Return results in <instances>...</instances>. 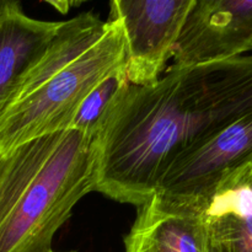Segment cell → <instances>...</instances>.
<instances>
[{
	"label": "cell",
	"mask_w": 252,
	"mask_h": 252,
	"mask_svg": "<svg viewBox=\"0 0 252 252\" xmlns=\"http://www.w3.org/2000/svg\"><path fill=\"white\" fill-rule=\"evenodd\" d=\"M252 111V54L172 64L148 86L118 90L95 128V191L138 207L177 157Z\"/></svg>",
	"instance_id": "obj_1"
},
{
	"label": "cell",
	"mask_w": 252,
	"mask_h": 252,
	"mask_svg": "<svg viewBox=\"0 0 252 252\" xmlns=\"http://www.w3.org/2000/svg\"><path fill=\"white\" fill-rule=\"evenodd\" d=\"M122 24L94 11L62 21L41 56L21 74L0 106V154L30 140L70 129L89 95L125 73Z\"/></svg>",
	"instance_id": "obj_2"
},
{
	"label": "cell",
	"mask_w": 252,
	"mask_h": 252,
	"mask_svg": "<svg viewBox=\"0 0 252 252\" xmlns=\"http://www.w3.org/2000/svg\"><path fill=\"white\" fill-rule=\"evenodd\" d=\"M95 134L66 129L0 154V252H49L74 207L95 191Z\"/></svg>",
	"instance_id": "obj_3"
},
{
	"label": "cell",
	"mask_w": 252,
	"mask_h": 252,
	"mask_svg": "<svg viewBox=\"0 0 252 252\" xmlns=\"http://www.w3.org/2000/svg\"><path fill=\"white\" fill-rule=\"evenodd\" d=\"M194 0H113L110 16L122 24L127 41L126 75L130 85L157 83Z\"/></svg>",
	"instance_id": "obj_4"
},
{
	"label": "cell",
	"mask_w": 252,
	"mask_h": 252,
	"mask_svg": "<svg viewBox=\"0 0 252 252\" xmlns=\"http://www.w3.org/2000/svg\"><path fill=\"white\" fill-rule=\"evenodd\" d=\"M252 49V0H194L174 48L175 63L228 61Z\"/></svg>",
	"instance_id": "obj_5"
},
{
	"label": "cell",
	"mask_w": 252,
	"mask_h": 252,
	"mask_svg": "<svg viewBox=\"0 0 252 252\" xmlns=\"http://www.w3.org/2000/svg\"><path fill=\"white\" fill-rule=\"evenodd\" d=\"M250 161L252 111L177 157L162 175L157 192L193 198Z\"/></svg>",
	"instance_id": "obj_6"
},
{
	"label": "cell",
	"mask_w": 252,
	"mask_h": 252,
	"mask_svg": "<svg viewBox=\"0 0 252 252\" xmlns=\"http://www.w3.org/2000/svg\"><path fill=\"white\" fill-rule=\"evenodd\" d=\"M125 252H209L201 213L191 202L155 192L137 207Z\"/></svg>",
	"instance_id": "obj_7"
},
{
	"label": "cell",
	"mask_w": 252,
	"mask_h": 252,
	"mask_svg": "<svg viewBox=\"0 0 252 252\" xmlns=\"http://www.w3.org/2000/svg\"><path fill=\"white\" fill-rule=\"evenodd\" d=\"M185 201L201 213L209 252H252V161Z\"/></svg>",
	"instance_id": "obj_8"
},
{
	"label": "cell",
	"mask_w": 252,
	"mask_h": 252,
	"mask_svg": "<svg viewBox=\"0 0 252 252\" xmlns=\"http://www.w3.org/2000/svg\"><path fill=\"white\" fill-rule=\"evenodd\" d=\"M61 24L29 16L19 1H0V106L21 74L47 48Z\"/></svg>",
	"instance_id": "obj_9"
},
{
	"label": "cell",
	"mask_w": 252,
	"mask_h": 252,
	"mask_svg": "<svg viewBox=\"0 0 252 252\" xmlns=\"http://www.w3.org/2000/svg\"><path fill=\"white\" fill-rule=\"evenodd\" d=\"M127 84H129V81L125 71V73L117 74L107 79L101 85H98L83 102L70 129L95 134V128L103 111L106 110L107 105L112 100L113 96L118 93V90Z\"/></svg>",
	"instance_id": "obj_10"
},
{
	"label": "cell",
	"mask_w": 252,
	"mask_h": 252,
	"mask_svg": "<svg viewBox=\"0 0 252 252\" xmlns=\"http://www.w3.org/2000/svg\"><path fill=\"white\" fill-rule=\"evenodd\" d=\"M49 252H58V251H54V250H51ZM70 252H75V251H70Z\"/></svg>",
	"instance_id": "obj_11"
}]
</instances>
